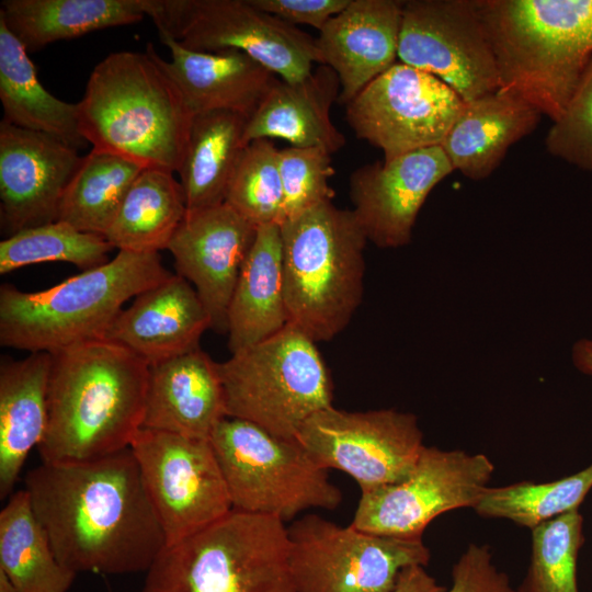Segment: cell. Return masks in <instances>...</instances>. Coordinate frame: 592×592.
Listing matches in <instances>:
<instances>
[{"label": "cell", "instance_id": "cell-29", "mask_svg": "<svg viewBox=\"0 0 592 592\" xmlns=\"http://www.w3.org/2000/svg\"><path fill=\"white\" fill-rule=\"evenodd\" d=\"M26 48L0 20V100L3 121L50 135L77 150L89 143L79 127L78 103L55 98L39 82Z\"/></svg>", "mask_w": 592, "mask_h": 592}, {"label": "cell", "instance_id": "cell-2", "mask_svg": "<svg viewBox=\"0 0 592 592\" xmlns=\"http://www.w3.org/2000/svg\"><path fill=\"white\" fill-rule=\"evenodd\" d=\"M149 365L96 339L52 353L42 463L98 459L130 446L143 426Z\"/></svg>", "mask_w": 592, "mask_h": 592}, {"label": "cell", "instance_id": "cell-26", "mask_svg": "<svg viewBox=\"0 0 592 592\" xmlns=\"http://www.w3.org/2000/svg\"><path fill=\"white\" fill-rule=\"evenodd\" d=\"M287 323L281 226L262 225L257 228L230 300L228 348L231 354L246 350Z\"/></svg>", "mask_w": 592, "mask_h": 592}, {"label": "cell", "instance_id": "cell-21", "mask_svg": "<svg viewBox=\"0 0 592 592\" xmlns=\"http://www.w3.org/2000/svg\"><path fill=\"white\" fill-rule=\"evenodd\" d=\"M403 1L351 0L319 31L323 65L338 76L345 105L396 64Z\"/></svg>", "mask_w": 592, "mask_h": 592}, {"label": "cell", "instance_id": "cell-40", "mask_svg": "<svg viewBox=\"0 0 592 592\" xmlns=\"http://www.w3.org/2000/svg\"><path fill=\"white\" fill-rule=\"evenodd\" d=\"M446 592H516L506 573L492 561L488 545L469 544L453 566L452 585Z\"/></svg>", "mask_w": 592, "mask_h": 592}, {"label": "cell", "instance_id": "cell-4", "mask_svg": "<svg viewBox=\"0 0 592 592\" xmlns=\"http://www.w3.org/2000/svg\"><path fill=\"white\" fill-rule=\"evenodd\" d=\"M500 89L557 119L592 58V0H476Z\"/></svg>", "mask_w": 592, "mask_h": 592}, {"label": "cell", "instance_id": "cell-41", "mask_svg": "<svg viewBox=\"0 0 592 592\" xmlns=\"http://www.w3.org/2000/svg\"><path fill=\"white\" fill-rule=\"evenodd\" d=\"M351 0H249L261 11L296 26L304 24L321 31L326 23L344 10Z\"/></svg>", "mask_w": 592, "mask_h": 592}, {"label": "cell", "instance_id": "cell-24", "mask_svg": "<svg viewBox=\"0 0 592 592\" xmlns=\"http://www.w3.org/2000/svg\"><path fill=\"white\" fill-rule=\"evenodd\" d=\"M542 113L520 95L498 89L465 102L441 147L454 171L487 179L510 147L537 127Z\"/></svg>", "mask_w": 592, "mask_h": 592}, {"label": "cell", "instance_id": "cell-7", "mask_svg": "<svg viewBox=\"0 0 592 592\" xmlns=\"http://www.w3.org/2000/svg\"><path fill=\"white\" fill-rule=\"evenodd\" d=\"M288 551L283 521L231 510L166 545L141 592H296Z\"/></svg>", "mask_w": 592, "mask_h": 592}, {"label": "cell", "instance_id": "cell-9", "mask_svg": "<svg viewBox=\"0 0 592 592\" xmlns=\"http://www.w3.org/2000/svg\"><path fill=\"white\" fill-rule=\"evenodd\" d=\"M232 510L291 521L320 508L334 510L341 490L297 440L226 417L210 437Z\"/></svg>", "mask_w": 592, "mask_h": 592}, {"label": "cell", "instance_id": "cell-20", "mask_svg": "<svg viewBox=\"0 0 592 592\" xmlns=\"http://www.w3.org/2000/svg\"><path fill=\"white\" fill-rule=\"evenodd\" d=\"M207 329L210 318L195 288L181 275L171 274L136 296L103 339L152 365L198 349Z\"/></svg>", "mask_w": 592, "mask_h": 592}, {"label": "cell", "instance_id": "cell-35", "mask_svg": "<svg viewBox=\"0 0 592 592\" xmlns=\"http://www.w3.org/2000/svg\"><path fill=\"white\" fill-rule=\"evenodd\" d=\"M113 249L104 236L56 220L5 237L0 242V274L44 262H67L87 271L107 262Z\"/></svg>", "mask_w": 592, "mask_h": 592}, {"label": "cell", "instance_id": "cell-1", "mask_svg": "<svg viewBox=\"0 0 592 592\" xmlns=\"http://www.w3.org/2000/svg\"><path fill=\"white\" fill-rule=\"evenodd\" d=\"M58 561L76 572H146L167 539L130 447L47 464L24 479Z\"/></svg>", "mask_w": 592, "mask_h": 592}, {"label": "cell", "instance_id": "cell-43", "mask_svg": "<svg viewBox=\"0 0 592 592\" xmlns=\"http://www.w3.org/2000/svg\"><path fill=\"white\" fill-rule=\"evenodd\" d=\"M571 357L581 373L592 376V338L578 340L572 348Z\"/></svg>", "mask_w": 592, "mask_h": 592}, {"label": "cell", "instance_id": "cell-18", "mask_svg": "<svg viewBox=\"0 0 592 592\" xmlns=\"http://www.w3.org/2000/svg\"><path fill=\"white\" fill-rule=\"evenodd\" d=\"M453 171L441 146L356 169L350 177L351 210L367 240L379 248L408 244L426 197Z\"/></svg>", "mask_w": 592, "mask_h": 592}, {"label": "cell", "instance_id": "cell-11", "mask_svg": "<svg viewBox=\"0 0 592 592\" xmlns=\"http://www.w3.org/2000/svg\"><path fill=\"white\" fill-rule=\"evenodd\" d=\"M296 592H391L400 572L428 566L422 538H400L341 526L306 514L287 526Z\"/></svg>", "mask_w": 592, "mask_h": 592}, {"label": "cell", "instance_id": "cell-15", "mask_svg": "<svg viewBox=\"0 0 592 592\" xmlns=\"http://www.w3.org/2000/svg\"><path fill=\"white\" fill-rule=\"evenodd\" d=\"M464 104L439 78L399 61L346 104L345 118L357 138L391 159L441 146Z\"/></svg>", "mask_w": 592, "mask_h": 592}, {"label": "cell", "instance_id": "cell-22", "mask_svg": "<svg viewBox=\"0 0 592 592\" xmlns=\"http://www.w3.org/2000/svg\"><path fill=\"white\" fill-rule=\"evenodd\" d=\"M159 37L169 48L171 60L155 50L156 60L193 116L230 111L249 118L280 79L242 52H196L167 34L159 33Z\"/></svg>", "mask_w": 592, "mask_h": 592}, {"label": "cell", "instance_id": "cell-14", "mask_svg": "<svg viewBox=\"0 0 592 592\" xmlns=\"http://www.w3.org/2000/svg\"><path fill=\"white\" fill-rule=\"evenodd\" d=\"M167 545L232 510L209 440L141 428L130 446Z\"/></svg>", "mask_w": 592, "mask_h": 592}, {"label": "cell", "instance_id": "cell-25", "mask_svg": "<svg viewBox=\"0 0 592 592\" xmlns=\"http://www.w3.org/2000/svg\"><path fill=\"white\" fill-rule=\"evenodd\" d=\"M341 86L337 73L320 65L305 80L289 83L282 79L272 87L249 117L244 141L281 138L292 147H318L331 155L341 149L344 135L331 121L332 104Z\"/></svg>", "mask_w": 592, "mask_h": 592}, {"label": "cell", "instance_id": "cell-31", "mask_svg": "<svg viewBox=\"0 0 592 592\" xmlns=\"http://www.w3.org/2000/svg\"><path fill=\"white\" fill-rule=\"evenodd\" d=\"M186 213L183 187L173 173L144 168L104 237L118 251L159 253L168 249Z\"/></svg>", "mask_w": 592, "mask_h": 592}, {"label": "cell", "instance_id": "cell-37", "mask_svg": "<svg viewBox=\"0 0 592 592\" xmlns=\"http://www.w3.org/2000/svg\"><path fill=\"white\" fill-rule=\"evenodd\" d=\"M278 152L270 139L249 143L227 187L225 203L257 227L282 221Z\"/></svg>", "mask_w": 592, "mask_h": 592}, {"label": "cell", "instance_id": "cell-8", "mask_svg": "<svg viewBox=\"0 0 592 592\" xmlns=\"http://www.w3.org/2000/svg\"><path fill=\"white\" fill-rule=\"evenodd\" d=\"M226 414L296 440L315 413L332 407L331 375L316 342L287 323L221 363Z\"/></svg>", "mask_w": 592, "mask_h": 592}, {"label": "cell", "instance_id": "cell-32", "mask_svg": "<svg viewBox=\"0 0 592 592\" xmlns=\"http://www.w3.org/2000/svg\"><path fill=\"white\" fill-rule=\"evenodd\" d=\"M0 569L19 592H68L77 577L58 561L25 489L0 512Z\"/></svg>", "mask_w": 592, "mask_h": 592}, {"label": "cell", "instance_id": "cell-16", "mask_svg": "<svg viewBox=\"0 0 592 592\" xmlns=\"http://www.w3.org/2000/svg\"><path fill=\"white\" fill-rule=\"evenodd\" d=\"M398 59L439 78L464 102L500 88L476 0L403 1Z\"/></svg>", "mask_w": 592, "mask_h": 592}, {"label": "cell", "instance_id": "cell-10", "mask_svg": "<svg viewBox=\"0 0 592 592\" xmlns=\"http://www.w3.org/2000/svg\"><path fill=\"white\" fill-rule=\"evenodd\" d=\"M146 15L185 48L242 52L289 83L323 65L317 38L249 0H147Z\"/></svg>", "mask_w": 592, "mask_h": 592}, {"label": "cell", "instance_id": "cell-23", "mask_svg": "<svg viewBox=\"0 0 592 592\" xmlns=\"http://www.w3.org/2000/svg\"><path fill=\"white\" fill-rule=\"evenodd\" d=\"M226 417L218 363L200 348L149 365L141 428L209 440Z\"/></svg>", "mask_w": 592, "mask_h": 592}, {"label": "cell", "instance_id": "cell-36", "mask_svg": "<svg viewBox=\"0 0 592 592\" xmlns=\"http://www.w3.org/2000/svg\"><path fill=\"white\" fill-rule=\"evenodd\" d=\"M583 517L579 509L532 528V555L527 573L516 592H579L577 561L583 544Z\"/></svg>", "mask_w": 592, "mask_h": 592}, {"label": "cell", "instance_id": "cell-39", "mask_svg": "<svg viewBox=\"0 0 592 592\" xmlns=\"http://www.w3.org/2000/svg\"><path fill=\"white\" fill-rule=\"evenodd\" d=\"M545 145L551 156L592 172V58Z\"/></svg>", "mask_w": 592, "mask_h": 592}, {"label": "cell", "instance_id": "cell-6", "mask_svg": "<svg viewBox=\"0 0 592 592\" xmlns=\"http://www.w3.org/2000/svg\"><path fill=\"white\" fill-rule=\"evenodd\" d=\"M280 226L287 321L314 342L330 341L362 301L368 240L353 212L332 201Z\"/></svg>", "mask_w": 592, "mask_h": 592}, {"label": "cell", "instance_id": "cell-12", "mask_svg": "<svg viewBox=\"0 0 592 592\" xmlns=\"http://www.w3.org/2000/svg\"><path fill=\"white\" fill-rule=\"evenodd\" d=\"M494 471L483 454L424 446L405 480L361 491L351 525L400 538H422L439 515L475 508Z\"/></svg>", "mask_w": 592, "mask_h": 592}, {"label": "cell", "instance_id": "cell-13", "mask_svg": "<svg viewBox=\"0 0 592 592\" xmlns=\"http://www.w3.org/2000/svg\"><path fill=\"white\" fill-rule=\"evenodd\" d=\"M296 440L320 467L348 474L361 491L405 480L425 446L412 413L333 406L311 415Z\"/></svg>", "mask_w": 592, "mask_h": 592}, {"label": "cell", "instance_id": "cell-5", "mask_svg": "<svg viewBox=\"0 0 592 592\" xmlns=\"http://www.w3.org/2000/svg\"><path fill=\"white\" fill-rule=\"evenodd\" d=\"M171 273L158 252L118 251L104 264L49 288L0 287V344L30 353H55L103 339L124 304Z\"/></svg>", "mask_w": 592, "mask_h": 592}, {"label": "cell", "instance_id": "cell-19", "mask_svg": "<svg viewBox=\"0 0 592 592\" xmlns=\"http://www.w3.org/2000/svg\"><path fill=\"white\" fill-rule=\"evenodd\" d=\"M257 228L223 203L187 212L168 246L177 274L195 288L218 333L228 332L230 300Z\"/></svg>", "mask_w": 592, "mask_h": 592}, {"label": "cell", "instance_id": "cell-17", "mask_svg": "<svg viewBox=\"0 0 592 592\" xmlns=\"http://www.w3.org/2000/svg\"><path fill=\"white\" fill-rule=\"evenodd\" d=\"M82 158L76 148L58 138L2 119L1 232L9 237L27 228L56 221L64 192Z\"/></svg>", "mask_w": 592, "mask_h": 592}, {"label": "cell", "instance_id": "cell-28", "mask_svg": "<svg viewBox=\"0 0 592 592\" xmlns=\"http://www.w3.org/2000/svg\"><path fill=\"white\" fill-rule=\"evenodd\" d=\"M147 0H4L0 20L27 52L139 22Z\"/></svg>", "mask_w": 592, "mask_h": 592}, {"label": "cell", "instance_id": "cell-34", "mask_svg": "<svg viewBox=\"0 0 592 592\" xmlns=\"http://www.w3.org/2000/svg\"><path fill=\"white\" fill-rule=\"evenodd\" d=\"M592 489V464L549 482L520 481L488 487L474 508L481 517L506 519L530 530L560 514L579 509Z\"/></svg>", "mask_w": 592, "mask_h": 592}, {"label": "cell", "instance_id": "cell-44", "mask_svg": "<svg viewBox=\"0 0 592 592\" xmlns=\"http://www.w3.org/2000/svg\"><path fill=\"white\" fill-rule=\"evenodd\" d=\"M0 592H19L9 577L0 569Z\"/></svg>", "mask_w": 592, "mask_h": 592}, {"label": "cell", "instance_id": "cell-27", "mask_svg": "<svg viewBox=\"0 0 592 592\" xmlns=\"http://www.w3.org/2000/svg\"><path fill=\"white\" fill-rule=\"evenodd\" d=\"M52 354L30 353L0 365V498L13 490L29 453L42 442L47 424Z\"/></svg>", "mask_w": 592, "mask_h": 592}, {"label": "cell", "instance_id": "cell-3", "mask_svg": "<svg viewBox=\"0 0 592 592\" xmlns=\"http://www.w3.org/2000/svg\"><path fill=\"white\" fill-rule=\"evenodd\" d=\"M78 118L93 149L173 173L181 167L193 115L148 44L146 53H112L93 68Z\"/></svg>", "mask_w": 592, "mask_h": 592}, {"label": "cell", "instance_id": "cell-42", "mask_svg": "<svg viewBox=\"0 0 592 592\" xmlns=\"http://www.w3.org/2000/svg\"><path fill=\"white\" fill-rule=\"evenodd\" d=\"M447 588L437 583L423 566L405 568L391 592H446Z\"/></svg>", "mask_w": 592, "mask_h": 592}, {"label": "cell", "instance_id": "cell-30", "mask_svg": "<svg viewBox=\"0 0 592 592\" xmlns=\"http://www.w3.org/2000/svg\"><path fill=\"white\" fill-rule=\"evenodd\" d=\"M248 117L230 111L196 114L192 118L179 169L187 212L225 203L239 157L247 146Z\"/></svg>", "mask_w": 592, "mask_h": 592}, {"label": "cell", "instance_id": "cell-33", "mask_svg": "<svg viewBox=\"0 0 592 592\" xmlns=\"http://www.w3.org/2000/svg\"><path fill=\"white\" fill-rule=\"evenodd\" d=\"M143 169L126 158L92 148L64 192L57 220L104 236Z\"/></svg>", "mask_w": 592, "mask_h": 592}, {"label": "cell", "instance_id": "cell-38", "mask_svg": "<svg viewBox=\"0 0 592 592\" xmlns=\"http://www.w3.org/2000/svg\"><path fill=\"white\" fill-rule=\"evenodd\" d=\"M283 190L282 221L332 201L329 179L334 174L331 153L318 147H287L278 152ZM280 224V225H281Z\"/></svg>", "mask_w": 592, "mask_h": 592}]
</instances>
